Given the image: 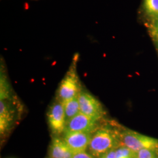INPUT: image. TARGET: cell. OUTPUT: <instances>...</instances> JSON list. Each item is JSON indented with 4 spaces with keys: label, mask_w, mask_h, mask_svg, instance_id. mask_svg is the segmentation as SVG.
<instances>
[{
    "label": "cell",
    "mask_w": 158,
    "mask_h": 158,
    "mask_svg": "<svg viewBox=\"0 0 158 158\" xmlns=\"http://www.w3.org/2000/svg\"><path fill=\"white\" fill-rule=\"evenodd\" d=\"M80 112L98 121L104 115L102 104L89 93L81 90L78 96Z\"/></svg>",
    "instance_id": "obj_4"
},
{
    "label": "cell",
    "mask_w": 158,
    "mask_h": 158,
    "mask_svg": "<svg viewBox=\"0 0 158 158\" xmlns=\"http://www.w3.org/2000/svg\"><path fill=\"white\" fill-rule=\"evenodd\" d=\"M155 38H156V43H157L158 48V35H155Z\"/></svg>",
    "instance_id": "obj_18"
},
{
    "label": "cell",
    "mask_w": 158,
    "mask_h": 158,
    "mask_svg": "<svg viewBox=\"0 0 158 158\" xmlns=\"http://www.w3.org/2000/svg\"><path fill=\"white\" fill-rule=\"evenodd\" d=\"M48 119L51 131L55 135L64 133L66 119L62 103L60 101H57L51 106L48 113Z\"/></svg>",
    "instance_id": "obj_5"
},
{
    "label": "cell",
    "mask_w": 158,
    "mask_h": 158,
    "mask_svg": "<svg viewBox=\"0 0 158 158\" xmlns=\"http://www.w3.org/2000/svg\"><path fill=\"white\" fill-rule=\"evenodd\" d=\"M136 158H158V149H142L137 152Z\"/></svg>",
    "instance_id": "obj_14"
},
{
    "label": "cell",
    "mask_w": 158,
    "mask_h": 158,
    "mask_svg": "<svg viewBox=\"0 0 158 158\" xmlns=\"http://www.w3.org/2000/svg\"><path fill=\"white\" fill-rule=\"evenodd\" d=\"M97 121L80 112L66 121L65 131L93 133L97 130Z\"/></svg>",
    "instance_id": "obj_7"
},
{
    "label": "cell",
    "mask_w": 158,
    "mask_h": 158,
    "mask_svg": "<svg viewBox=\"0 0 158 158\" xmlns=\"http://www.w3.org/2000/svg\"><path fill=\"white\" fill-rule=\"evenodd\" d=\"M91 135V133L65 131L63 138L72 152L76 153L86 152Z\"/></svg>",
    "instance_id": "obj_6"
},
{
    "label": "cell",
    "mask_w": 158,
    "mask_h": 158,
    "mask_svg": "<svg viewBox=\"0 0 158 158\" xmlns=\"http://www.w3.org/2000/svg\"><path fill=\"white\" fill-rule=\"evenodd\" d=\"M137 152L125 146H121L115 149V158H136Z\"/></svg>",
    "instance_id": "obj_13"
},
{
    "label": "cell",
    "mask_w": 158,
    "mask_h": 158,
    "mask_svg": "<svg viewBox=\"0 0 158 158\" xmlns=\"http://www.w3.org/2000/svg\"></svg>",
    "instance_id": "obj_20"
},
{
    "label": "cell",
    "mask_w": 158,
    "mask_h": 158,
    "mask_svg": "<svg viewBox=\"0 0 158 158\" xmlns=\"http://www.w3.org/2000/svg\"><path fill=\"white\" fill-rule=\"evenodd\" d=\"M72 158H95L89 152H83L76 153H74Z\"/></svg>",
    "instance_id": "obj_15"
},
{
    "label": "cell",
    "mask_w": 158,
    "mask_h": 158,
    "mask_svg": "<svg viewBox=\"0 0 158 158\" xmlns=\"http://www.w3.org/2000/svg\"><path fill=\"white\" fill-rule=\"evenodd\" d=\"M62 103L64 108L66 121L80 113L78 96Z\"/></svg>",
    "instance_id": "obj_10"
},
{
    "label": "cell",
    "mask_w": 158,
    "mask_h": 158,
    "mask_svg": "<svg viewBox=\"0 0 158 158\" xmlns=\"http://www.w3.org/2000/svg\"><path fill=\"white\" fill-rule=\"evenodd\" d=\"M121 144L135 152L142 149H158V139L129 129L121 131Z\"/></svg>",
    "instance_id": "obj_3"
},
{
    "label": "cell",
    "mask_w": 158,
    "mask_h": 158,
    "mask_svg": "<svg viewBox=\"0 0 158 158\" xmlns=\"http://www.w3.org/2000/svg\"></svg>",
    "instance_id": "obj_19"
},
{
    "label": "cell",
    "mask_w": 158,
    "mask_h": 158,
    "mask_svg": "<svg viewBox=\"0 0 158 158\" xmlns=\"http://www.w3.org/2000/svg\"><path fill=\"white\" fill-rule=\"evenodd\" d=\"M49 153L51 158H72L74 155L63 138L57 136L53 138Z\"/></svg>",
    "instance_id": "obj_8"
},
{
    "label": "cell",
    "mask_w": 158,
    "mask_h": 158,
    "mask_svg": "<svg viewBox=\"0 0 158 158\" xmlns=\"http://www.w3.org/2000/svg\"><path fill=\"white\" fill-rule=\"evenodd\" d=\"M100 158H115V149L104 154Z\"/></svg>",
    "instance_id": "obj_16"
},
{
    "label": "cell",
    "mask_w": 158,
    "mask_h": 158,
    "mask_svg": "<svg viewBox=\"0 0 158 158\" xmlns=\"http://www.w3.org/2000/svg\"><path fill=\"white\" fill-rule=\"evenodd\" d=\"M121 131L115 127L104 126L92 134L89 145V153L95 158L121 146Z\"/></svg>",
    "instance_id": "obj_1"
},
{
    "label": "cell",
    "mask_w": 158,
    "mask_h": 158,
    "mask_svg": "<svg viewBox=\"0 0 158 158\" xmlns=\"http://www.w3.org/2000/svg\"><path fill=\"white\" fill-rule=\"evenodd\" d=\"M1 100H6L10 97V90L6 77L4 72V66H1Z\"/></svg>",
    "instance_id": "obj_11"
},
{
    "label": "cell",
    "mask_w": 158,
    "mask_h": 158,
    "mask_svg": "<svg viewBox=\"0 0 158 158\" xmlns=\"http://www.w3.org/2000/svg\"><path fill=\"white\" fill-rule=\"evenodd\" d=\"M14 118V111L6 100L0 101V132L4 134L11 127Z\"/></svg>",
    "instance_id": "obj_9"
},
{
    "label": "cell",
    "mask_w": 158,
    "mask_h": 158,
    "mask_svg": "<svg viewBox=\"0 0 158 158\" xmlns=\"http://www.w3.org/2000/svg\"><path fill=\"white\" fill-rule=\"evenodd\" d=\"M154 32H155V35H158V16L155 23V25H154Z\"/></svg>",
    "instance_id": "obj_17"
},
{
    "label": "cell",
    "mask_w": 158,
    "mask_h": 158,
    "mask_svg": "<svg viewBox=\"0 0 158 158\" xmlns=\"http://www.w3.org/2000/svg\"><path fill=\"white\" fill-rule=\"evenodd\" d=\"M79 55L73 57L69 69L60 83L58 90L59 101L63 102L79 96L81 91L80 80L77 73V63Z\"/></svg>",
    "instance_id": "obj_2"
},
{
    "label": "cell",
    "mask_w": 158,
    "mask_h": 158,
    "mask_svg": "<svg viewBox=\"0 0 158 158\" xmlns=\"http://www.w3.org/2000/svg\"><path fill=\"white\" fill-rule=\"evenodd\" d=\"M143 6L147 14L152 16H158V0H144Z\"/></svg>",
    "instance_id": "obj_12"
}]
</instances>
